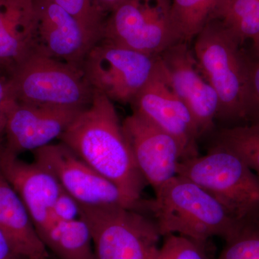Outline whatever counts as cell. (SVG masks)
<instances>
[{
    "label": "cell",
    "mask_w": 259,
    "mask_h": 259,
    "mask_svg": "<svg viewBox=\"0 0 259 259\" xmlns=\"http://www.w3.org/2000/svg\"><path fill=\"white\" fill-rule=\"evenodd\" d=\"M59 140L115 184L129 200L141 205L147 183L136 164L114 102L108 97L94 91L90 105L75 117Z\"/></svg>",
    "instance_id": "1"
},
{
    "label": "cell",
    "mask_w": 259,
    "mask_h": 259,
    "mask_svg": "<svg viewBox=\"0 0 259 259\" xmlns=\"http://www.w3.org/2000/svg\"><path fill=\"white\" fill-rule=\"evenodd\" d=\"M155 198L143 200L161 236L178 234L199 241L233 236L244 220L231 214L207 191L185 177H174L155 191Z\"/></svg>",
    "instance_id": "2"
},
{
    "label": "cell",
    "mask_w": 259,
    "mask_h": 259,
    "mask_svg": "<svg viewBox=\"0 0 259 259\" xmlns=\"http://www.w3.org/2000/svg\"><path fill=\"white\" fill-rule=\"evenodd\" d=\"M241 46L217 18L209 20L194 38L192 51L199 69L219 98L216 121L224 124L222 127L247 125L246 76Z\"/></svg>",
    "instance_id": "3"
},
{
    "label": "cell",
    "mask_w": 259,
    "mask_h": 259,
    "mask_svg": "<svg viewBox=\"0 0 259 259\" xmlns=\"http://www.w3.org/2000/svg\"><path fill=\"white\" fill-rule=\"evenodd\" d=\"M177 175L200 186L238 219L259 214V178L228 148L212 145L207 154L181 161Z\"/></svg>",
    "instance_id": "4"
},
{
    "label": "cell",
    "mask_w": 259,
    "mask_h": 259,
    "mask_svg": "<svg viewBox=\"0 0 259 259\" xmlns=\"http://www.w3.org/2000/svg\"><path fill=\"white\" fill-rule=\"evenodd\" d=\"M10 94L31 105L86 108L94 90L82 69L32 49L9 76Z\"/></svg>",
    "instance_id": "5"
},
{
    "label": "cell",
    "mask_w": 259,
    "mask_h": 259,
    "mask_svg": "<svg viewBox=\"0 0 259 259\" xmlns=\"http://www.w3.org/2000/svg\"><path fill=\"white\" fill-rule=\"evenodd\" d=\"M100 41L159 56L182 41L171 18L170 0H124L109 13Z\"/></svg>",
    "instance_id": "6"
},
{
    "label": "cell",
    "mask_w": 259,
    "mask_h": 259,
    "mask_svg": "<svg viewBox=\"0 0 259 259\" xmlns=\"http://www.w3.org/2000/svg\"><path fill=\"white\" fill-rule=\"evenodd\" d=\"M96 259H152L161 236L152 218L125 207H83Z\"/></svg>",
    "instance_id": "7"
},
{
    "label": "cell",
    "mask_w": 259,
    "mask_h": 259,
    "mask_svg": "<svg viewBox=\"0 0 259 259\" xmlns=\"http://www.w3.org/2000/svg\"><path fill=\"white\" fill-rule=\"evenodd\" d=\"M158 56H151L100 41L81 69L94 91L113 102L131 105L151 78Z\"/></svg>",
    "instance_id": "8"
},
{
    "label": "cell",
    "mask_w": 259,
    "mask_h": 259,
    "mask_svg": "<svg viewBox=\"0 0 259 259\" xmlns=\"http://www.w3.org/2000/svg\"><path fill=\"white\" fill-rule=\"evenodd\" d=\"M34 161L51 172L65 192L79 205L92 208L125 207L141 209L129 200L120 189L60 142L33 151Z\"/></svg>",
    "instance_id": "9"
},
{
    "label": "cell",
    "mask_w": 259,
    "mask_h": 259,
    "mask_svg": "<svg viewBox=\"0 0 259 259\" xmlns=\"http://www.w3.org/2000/svg\"><path fill=\"white\" fill-rule=\"evenodd\" d=\"M131 105L133 113L177 139L183 150L184 160L198 156L197 140L200 135L197 124L172 87L159 56L151 78Z\"/></svg>",
    "instance_id": "10"
},
{
    "label": "cell",
    "mask_w": 259,
    "mask_h": 259,
    "mask_svg": "<svg viewBox=\"0 0 259 259\" xmlns=\"http://www.w3.org/2000/svg\"><path fill=\"white\" fill-rule=\"evenodd\" d=\"M35 15L33 49L81 68L101 36L87 28L52 0H32Z\"/></svg>",
    "instance_id": "11"
},
{
    "label": "cell",
    "mask_w": 259,
    "mask_h": 259,
    "mask_svg": "<svg viewBox=\"0 0 259 259\" xmlns=\"http://www.w3.org/2000/svg\"><path fill=\"white\" fill-rule=\"evenodd\" d=\"M81 109L31 105L14 100L5 129L4 151L18 156L36 151L61 137Z\"/></svg>",
    "instance_id": "12"
},
{
    "label": "cell",
    "mask_w": 259,
    "mask_h": 259,
    "mask_svg": "<svg viewBox=\"0 0 259 259\" xmlns=\"http://www.w3.org/2000/svg\"><path fill=\"white\" fill-rule=\"evenodd\" d=\"M159 56L172 87L192 113L200 137L212 132L219 110V98L199 70L189 42H177Z\"/></svg>",
    "instance_id": "13"
},
{
    "label": "cell",
    "mask_w": 259,
    "mask_h": 259,
    "mask_svg": "<svg viewBox=\"0 0 259 259\" xmlns=\"http://www.w3.org/2000/svg\"><path fill=\"white\" fill-rule=\"evenodd\" d=\"M122 127L139 171L154 192L177 176L184 153L176 139L135 113L126 117Z\"/></svg>",
    "instance_id": "14"
},
{
    "label": "cell",
    "mask_w": 259,
    "mask_h": 259,
    "mask_svg": "<svg viewBox=\"0 0 259 259\" xmlns=\"http://www.w3.org/2000/svg\"><path fill=\"white\" fill-rule=\"evenodd\" d=\"M0 171L22 199L37 233L46 228L62 187L47 168L0 151Z\"/></svg>",
    "instance_id": "15"
},
{
    "label": "cell",
    "mask_w": 259,
    "mask_h": 259,
    "mask_svg": "<svg viewBox=\"0 0 259 259\" xmlns=\"http://www.w3.org/2000/svg\"><path fill=\"white\" fill-rule=\"evenodd\" d=\"M32 0H0V72L10 76L34 49Z\"/></svg>",
    "instance_id": "16"
},
{
    "label": "cell",
    "mask_w": 259,
    "mask_h": 259,
    "mask_svg": "<svg viewBox=\"0 0 259 259\" xmlns=\"http://www.w3.org/2000/svg\"><path fill=\"white\" fill-rule=\"evenodd\" d=\"M0 231L25 259H51L28 209L1 171Z\"/></svg>",
    "instance_id": "17"
},
{
    "label": "cell",
    "mask_w": 259,
    "mask_h": 259,
    "mask_svg": "<svg viewBox=\"0 0 259 259\" xmlns=\"http://www.w3.org/2000/svg\"><path fill=\"white\" fill-rule=\"evenodd\" d=\"M38 235L48 250L58 259H96L91 231L81 218L51 223Z\"/></svg>",
    "instance_id": "18"
},
{
    "label": "cell",
    "mask_w": 259,
    "mask_h": 259,
    "mask_svg": "<svg viewBox=\"0 0 259 259\" xmlns=\"http://www.w3.org/2000/svg\"><path fill=\"white\" fill-rule=\"evenodd\" d=\"M224 0H171V18L182 41L195 38Z\"/></svg>",
    "instance_id": "19"
},
{
    "label": "cell",
    "mask_w": 259,
    "mask_h": 259,
    "mask_svg": "<svg viewBox=\"0 0 259 259\" xmlns=\"http://www.w3.org/2000/svg\"><path fill=\"white\" fill-rule=\"evenodd\" d=\"M214 18L221 20L243 44L259 34V0H224Z\"/></svg>",
    "instance_id": "20"
},
{
    "label": "cell",
    "mask_w": 259,
    "mask_h": 259,
    "mask_svg": "<svg viewBox=\"0 0 259 259\" xmlns=\"http://www.w3.org/2000/svg\"><path fill=\"white\" fill-rule=\"evenodd\" d=\"M213 145L236 153L259 178V125L221 127L214 134Z\"/></svg>",
    "instance_id": "21"
},
{
    "label": "cell",
    "mask_w": 259,
    "mask_h": 259,
    "mask_svg": "<svg viewBox=\"0 0 259 259\" xmlns=\"http://www.w3.org/2000/svg\"><path fill=\"white\" fill-rule=\"evenodd\" d=\"M215 259H259V214L244 220Z\"/></svg>",
    "instance_id": "22"
},
{
    "label": "cell",
    "mask_w": 259,
    "mask_h": 259,
    "mask_svg": "<svg viewBox=\"0 0 259 259\" xmlns=\"http://www.w3.org/2000/svg\"><path fill=\"white\" fill-rule=\"evenodd\" d=\"M152 259H215L209 241H199L178 234L164 236Z\"/></svg>",
    "instance_id": "23"
},
{
    "label": "cell",
    "mask_w": 259,
    "mask_h": 259,
    "mask_svg": "<svg viewBox=\"0 0 259 259\" xmlns=\"http://www.w3.org/2000/svg\"><path fill=\"white\" fill-rule=\"evenodd\" d=\"M246 94H245V118L247 125H259V55L253 51L243 49Z\"/></svg>",
    "instance_id": "24"
},
{
    "label": "cell",
    "mask_w": 259,
    "mask_h": 259,
    "mask_svg": "<svg viewBox=\"0 0 259 259\" xmlns=\"http://www.w3.org/2000/svg\"><path fill=\"white\" fill-rule=\"evenodd\" d=\"M63 9L77 19L87 28L101 36L105 20V15L99 12L93 0H52Z\"/></svg>",
    "instance_id": "25"
},
{
    "label": "cell",
    "mask_w": 259,
    "mask_h": 259,
    "mask_svg": "<svg viewBox=\"0 0 259 259\" xmlns=\"http://www.w3.org/2000/svg\"><path fill=\"white\" fill-rule=\"evenodd\" d=\"M79 213L80 205L77 201L62 189L51 210L48 225L74 221L79 218Z\"/></svg>",
    "instance_id": "26"
},
{
    "label": "cell",
    "mask_w": 259,
    "mask_h": 259,
    "mask_svg": "<svg viewBox=\"0 0 259 259\" xmlns=\"http://www.w3.org/2000/svg\"><path fill=\"white\" fill-rule=\"evenodd\" d=\"M0 259H25L13 248L10 242L0 231Z\"/></svg>",
    "instance_id": "27"
},
{
    "label": "cell",
    "mask_w": 259,
    "mask_h": 259,
    "mask_svg": "<svg viewBox=\"0 0 259 259\" xmlns=\"http://www.w3.org/2000/svg\"><path fill=\"white\" fill-rule=\"evenodd\" d=\"M96 9L103 15L110 13L124 0H93Z\"/></svg>",
    "instance_id": "28"
},
{
    "label": "cell",
    "mask_w": 259,
    "mask_h": 259,
    "mask_svg": "<svg viewBox=\"0 0 259 259\" xmlns=\"http://www.w3.org/2000/svg\"><path fill=\"white\" fill-rule=\"evenodd\" d=\"M252 51L259 55V34L251 39Z\"/></svg>",
    "instance_id": "29"
}]
</instances>
